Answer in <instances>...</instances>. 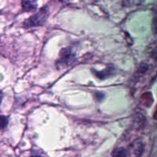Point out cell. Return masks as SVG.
<instances>
[{
    "label": "cell",
    "instance_id": "obj_1",
    "mask_svg": "<svg viewBox=\"0 0 157 157\" xmlns=\"http://www.w3.org/2000/svg\"><path fill=\"white\" fill-rule=\"evenodd\" d=\"M49 15V10L48 7H44L38 12L31 16L24 21V27L32 28L43 25L47 21Z\"/></svg>",
    "mask_w": 157,
    "mask_h": 157
},
{
    "label": "cell",
    "instance_id": "obj_2",
    "mask_svg": "<svg viewBox=\"0 0 157 157\" xmlns=\"http://www.w3.org/2000/svg\"><path fill=\"white\" fill-rule=\"evenodd\" d=\"M75 61V56L70 48H63L60 52L59 58L56 63L57 68L63 69L66 67L71 65L74 61Z\"/></svg>",
    "mask_w": 157,
    "mask_h": 157
},
{
    "label": "cell",
    "instance_id": "obj_4",
    "mask_svg": "<svg viewBox=\"0 0 157 157\" xmlns=\"http://www.w3.org/2000/svg\"><path fill=\"white\" fill-rule=\"evenodd\" d=\"M93 71V73L97 78H98L99 79H107L109 77L111 76L113 74L114 72V67L113 66H108L107 67H106L104 70L101 71H94V70H92Z\"/></svg>",
    "mask_w": 157,
    "mask_h": 157
},
{
    "label": "cell",
    "instance_id": "obj_9",
    "mask_svg": "<svg viewBox=\"0 0 157 157\" xmlns=\"http://www.w3.org/2000/svg\"><path fill=\"white\" fill-rule=\"evenodd\" d=\"M32 157H43V156H32Z\"/></svg>",
    "mask_w": 157,
    "mask_h": 157
},
{
    "label": "cell",
    "instance_id": "obj_5",
    "mask_svg": "<svg viewBox=\"0 0 157 157\" xmlns=\"http://www.w3.org/2000/svg\"><path fill=\"white\" fill-rule=\"evenodd\" d=\"M22 9L25 12H33L38 6V0H21Z\"/></svg>",
    "mask_w": 157,
    "mask_h": 157
},
{
    "label": "cell",
    "instance_id": "obj_7",
    "mask_svg": "<svg viewBox=\"0 0 157 157\" xmlns=\"http://www.w3.org/2000/svg\"><path fill=\"white\" fill-rule=\"evenodd\" d=\"M8 125V119L5 116H0V130L5 129Z\"/></svg>",
    "mask_w": 157,
    "mask_h": 157
},
{
    "label": "cell",
    "instance_id": "obj_6",
    "mask_svg": "<svg viewBox=\"0 0 157 157\" xmlns=\"http://www.w3.org/2000/svg\"><path fill=\"white\" fill-rule=\"evenodd\" d=\"M127 150L123 147H117L112 152V157H127Z\"/></svg>",
    "mask_w": 157,
    "mask_h": 157
},
{
    "label": "cell",
    "instance_id": "obj_8",
    "mask_svg": "<svg viewBox=\"0 0 157 157\" xmlns=\"http://www.w3.org/2000/svg\"><path fill=\"white\" fill-rule=\"evenodd\" d=\"M143 0H125L126 5H127V6H132V5L138 4V3H140Z\"/></svg>",
    "mask_w": 157,
    "mask_h": 157
},
{
    "label": "cell",
    "instance_id": "obj_3",
    "mask_svg": "<svg viewBox=\"0 0 157 157\" xmlns=\"http://www.w3.org/2000/svg\"><path fill=\"white\" fill-rule=\"evenodd\" d=\"M144 151V145L140 140H136L129 146L127 154L130 157H140Z\"/></svg>",
    "mask_w": 157,
    "mask_h": 157
}]
</instances>
